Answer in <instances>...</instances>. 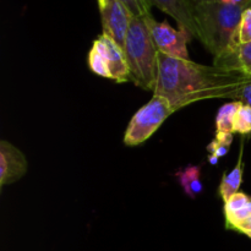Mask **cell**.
Here are the masks:
<instances>
[{"instance_id": "6da1fadb", "label": "cell", "mask_w": 251, "mask_h": 251, "mask_svg": "<svg viewBox=\"0 0 251 251\" xmlns=\"http://www.w3.org/2000/svg\"><path fill=\"white\" fill-rule=\"evenodd\" d=\"M250 78L242 71L202 65L158 51V77L153 93L166 98L176 112L200 100H238L243 86Z\"/></svg>"}, {"instance_id": "7a4b0ae2", "label": "cell", "mask_w": 251, "mask_h": 251, "mask_svg": "<svg viewBox=\"0 0 251 251\" xmlns=\"http://www.w3.org/2000/svg\"><path fill=\"white\" fill-rule=\"evenodd\" d=\"M196 21L200 29V41L216 58L234 46L237 29L245 5L225 4L218 1L194 5Z\"/></svg>"}, {"instance_id": "3957f363", "label": "cell", "mask_w": 251, "mask_h": 251, "mask_svg": "<svg viewBox=\"0 0 251 251\" xmlns=\"http://www.w3.org/2000/svg\"><path fill=\"white\" fill-rule=\"evenodd\" d=\"M131 81L142 90L154 91L158 77V49L145 17H132L124 43Z\"/></svg>"}, {"instance_id": "277c9868", "label": "cell", "mask_w": 251, "mask_h": 251, "mask_svg": "<svg viewBox=\"0 0 251 251\" xmlns=\"http://www.w3.org/2000/svg\"><path fill=\"white\" fill-rule=\"evenodd\" d=\"M174 112L176 109L166 98L153 95L151 100L142 105L131 118L124 135V144L126 146L144 144Z\"/></svg>"}, {"instance_id": "5b68a950", "label": "cell", "mask_w": 251, "mask_h": 251, "mask_svg": "<svg viewBox=\"0 0 251 251\" xmlns=\"http://www.w3.org/2000/svg\"><path fill=\"white\" fill-rule=\"evenodd\" d=\"M145 21L159 53L173 58L189 59L188 43L193 39V36L188 31L180 27L176 29L167 21H156L152 15L145 16Z\"/></svg>"}, {"instance_id": "8992f818", "label": "cell", "mask_w": 251, "mask_h": 251, "mask_svg": "<svg viewBox=\"0 0 251 251\" xmlns=\"http://www.w3.org/2000/svg\"><path fill=\"white\" fill-rule=\"evenodd\" d=\"M102 20L103 34L110 37L124 49L125 37L132 15L120 0H97Z\"/></svg>"}, {"instance_id": "52a82bcc", "label": "cell", "mask_w": 251, "mask_h": 251, "mask_svg": "<svg viewBox=\"0 0 251 251\" xmlns=\"http://www.w3.org/2000/svg\"><path fill=\"white\" fill-rule=\"evenodd\" d=\"M28 162L21 150L9 141H0V188L10 185L26 176Z\"/></svg>"}, {"instance_id": "ba28073f", "label": "cell", "mask_w": 251, "mask_h": 251, "mask_svg": "<svg viewBox=\"0 0 251 251\" xmlns=\"http://www.w3.org/2000/svg\"><path fill=\"white\" fill-rule=\"evenodd\" d=\"M93 46L97 47L104 56L108 68H109L110 75H112V80L119 83L131 81L124 49L117 42L102 33L95 39Z\"/></svg>"}, {"instance_id": "9c48e42d", "label": "cell", "mask_w": 251, "mask_h": 251, "mask_svg": "<svg viewBox=\"0 0 251 251\" xmlns=\"http://www.w3.org/2000/svg\"><path fill=\"white\" fill-rule=\"evenodd\" d=\"M150 6H157L161 11L173 17L180 28H184L193 36L200 39V29L195 16L194 4L190 0H146Z\"/></svg>"}, {"instance_id": "30bf717a", "label": "cell", "mask_w": 251, "mask_h": 251, "mask_svg": "<svg viewBox=\"0 0 251 251\" xmlns=\"http://www.w3.org/2000/svg\"><path fill=\"white\" fill-rule=\"evenodd\" d=\"M243 151H244V142L240 144L239 157H238L237 166L228 173L223 174V178L220 184V195L225 202H227L234 194L239 193L240 185L243 181V172H244V163H243Z\"/></svg>"}, {"instance_id": "8fae6325", "label": "cell", "mask_w": 251, "mask_h": 251, "mask_svg": "<svg viewBox=\"0 0 251 251\" xmlns=\"http://www.w3.org/2000/svg\"><path fill=\"white\" fill-rule=\"evenodd\" d=\"M201 168L199 166H188L181 171L176 172V176L180 183L184 193L190 199H196L199 194L202 193V181H201Z\"/></svg>"}, {"instance_id": "7c38bea8", "label": "cell", "mask_w": 251, "mask_h": 251, "mask_svg": "<svg viewBox=\"0 0 251 251\" xmlns=\"http://www.w3.org/2000/svg\"><path fill=\"white\" fill-rule=\"evenodd\" d=\"M243 103L240 100L226 103L220 108L216 115V130L217 132H233L235 115Z\"/></svg>"}, {"instance_id": "4fadbf2b", "label": "cell", "mask_w": 251, "mask_h": 251, "mask_svg": "<svg viewBox=\"0 0 251 251\" xmlns=\"http://www.w3.org/2000/svg\"><path fill=\"white\" fill-rule=\"evenodd\" d=\"M87 61H88V65H90V69L96 74V75L100 76V77L112 78V75H110L109 68H108L104 56H103V54L100 53V49H98L96 46H93V44L90 53H88Z\"/></svg>"}, {"instance_id": "5bb4252c", "label": "cell", "mask_w": 251, "mask_h": 251, "mask_svg": "<svg viewBox=\"0 0 251 251\" xmlns=\"http://www.w3.org/2000/svg\"><path fill=\"white\" fill-rule=\"evenodd\" d=\"M233 132L240 135L251 134V107L247 104L240 105L234 120Z\"/></svg>"}, {"instance_id": "9a60e30c", "label": "cell", "mask_w": 251, "mask_h": 251, "mask_svg": "<svg viewBox=\"0 0 251 251\" xmlns=\"http://www.w3.org/2000/svg\"><path fill=\"white\" fill-rule=\"evenodd\" d=\"M249 42H251V7H247L243 11L242 20L235 33L234 46H240Z\"/></svg>"}, {"instance_id": "2e32d148", "label": "cell", "mask_w": 251, "mask_h": 251, "mask_svg": "<svg viewBox=\"0 0 251 251\" xmlns=\"http://www.w3.org/2000/svg\"><path fill=\"white\" fill-rule=\"evenodd\" d=\"M237 59L239 71L251 77V42L238 46Z\"/></svg>"}, {"instance_id": "e0dca14e", "label": "cell", "mask_w": 251, "mask_h": 251, "mask_svg": "<svg viewBox=\"0 0 251 251\" xmlns=\"http://www.w3.org/2000/svg\"><path fill=\"white\" fill-rule=\"evenodd\" d=\"M251 202V198L248 194L245 193H237L225 202V216L226 215H232V213L238 212V211L243 210L247 207Z\"/></svg>"}, {"instance_id": "ac0fdd59", "label": "cell", "mask_w": 251, "mask_h": 251, "mask_svg": "<svg viewBox=\"0 0 251 251\" xmlns=\"http://www.w3.org/2000/svg\"><path fill=\"white\" fill-rule=\"evenodd\" d=\"M126 6L132 17H145L151 15V6L146 0H120Z\"/></svg>"}, {"instance_id": "d6986e66", "label": "cell", "mask_w": 251, "mask_h": 251, "mask_svg": "<svg viewBox=\"0 0 251 251\" xmlns=\"http://www.w3.org/2000/svg\"><path fill=\"white\" fill-rule=\"evenodd\" d=\"M229 146H226V145L221 144L217 140H213L212 142H210L207 146V151L210 152V154H213V156H217L218 158L226 156V154L229 152Z\"/></svg>"}, {"instance_id": "ffe728a7", "label": "cell", "mask_w": 251, "mask_h": 251, "mask_svg": "<svg viewBox=\"0 0 251 251\" xmlns=\"http://www.w3.org/2000/svg\"><path fill=\"white\" fill-rule=\"evenodd\" d=\"M238 100H240L243 104L250 105L251 107V78L247 83H245L244 86H243L242 91H240L239 93V98H238Z\"/></svg>"}, {"instance_id": "44dd1931", "label": "cell", "mask_w": 251, "mask_h": 251, "mask_svg": "<svg viewBox=\"0 0 251 251\" xmlns=\"http://www.w3.org/2000/svg\"><path fill=\"white\" fill-rule=\"evenodd\" d=\"M233 230H237V232L242 233V234H245L249 238H251V217L248 218V220L243 221V222L239 223V225L235 226V227L233 228Z\"/></svg>"}, {"instance_id": "7402d4cb", "label": "cell", "mask_w": 251, "mask_h": 251, "mask_svg": "<svg viewBox=\"0 0 251 251\" xmlns=\"http://www.w3.org/2000/svg\"><path fill=\"white\" fill-rule=\"evenodd\" d=\"M215 140H217L221 144L229 146L233 142V132H216Z\"/></svg>"}, {"instance_id": "603a6c76", "label": "cell", "mask_w": 251, "mask_h": 251, "mask_svg": "<svg viewBox=\"0 0 251 251\" xmlns=\"http://www.w3.org/2000/svg\"><path fill=\"white\" fill-rule=\"evenodd\" d=\"M225 4H230V5H245L247 6V0H221Z\"/></svg>"}, {"instance_id": "cb8c5ba5", "label": "cell", "mask_w": 251, "mask_h": 251, "mask_svg": "<svg viewBox=\"0 0 251 251\" xmlns=\"http://www.w3.org/2000/svg\"><path fill=\"white\" fill-rule=\"evenodd\" d=\"M218 157L217 156H213V154H210V156H208V162H210L211 164H212V166H216V164H218Z\"/></svg>"}, {"instance_id": "d4e9b609", "label": "cell", "mask_w": 251, "mask_h": 251, "mask_svg": "<svg viewBox=\"0 0 251 251\" xmlns=\"http://www.w3.org/2000/svg\"><path fill=\"white\" fill-rule=\"evenodd\" d=\"M194 5L202 4V2H210V1H218V0H190Z\"/></svg>"}, {"instance_id": "484cf974", "label": "cell", "mask_w": 251, "mask_h": 251, "mask_svg": "<svg viewBox=\"0 0 251 251\" xmlns=\"http://www.w3.org/2000/svg\"><path fill=\"white\" fill-rule=\"evenodd\" d=\"M247 7H251V0H247Z\"/></svg>"}]
</instances>
